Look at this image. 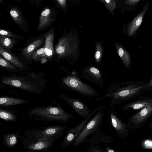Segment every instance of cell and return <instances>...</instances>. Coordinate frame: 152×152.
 I'll return each instance as SVG.
<instances>
[{
    "mask_svg": "<svg viewBox=\"0 0 152 152\" xmlns=\"http://www.w3.org/2000/svg\"><path fill=\"white\" fill-rule=\"evenodd\" d=\"M0 35L7 36L10 37H15L21 39H23L24 38L23 37L12 32L2 29H0Z\"/></svg>",
    "mask_w": 152,
    "mask_h": 152,
    "instance_id": "obj_32",
    "label": "cell"
},
{
    "mask_svg": "<svg viewBox=\"0 0 152 152\" xmlns=\"http://www.w3.org/2000/svg\"><path fill=\"white\" fill-rule=\"evenodd\" d=\"M27 113L29 118L45 123L57 121L66 124L71 119H75L74 116L67 113L59 105L35 107L29 110Z\"/></svg>",
    "mask_w": 152,
    "mask_h": 152,
    "instance_id": "obj_3",
    "label": "cell"
},
{
    "mask_svg": "<svg viewBox=\"0 0 152 152\" xmlns=\"http://www.w3.org/2000/svg\"><path fill=\"white\" fill-rule=\"evenodd\" d=\"M15 42V40L10 37L0 35V46L7 50L10 51Z\"/></svg>",
    "mask_w": 152,
    "mask_h": 152,
    "instance_id": "obj_24",
    "label": "cell"
},
{
    "mask_svg": "<svg viewBox=\"0 0 152 152\" xmlns=\"http://www.w3.org/2000/svg\"><path fill=\"white\" fill-rule=\"evenodd\" d=\"M68 127L67 126L56 125L34 130L33 134L38 137H47L58 139L64 134Z\"/></svg>",
    "mask_w": 152,
    "mask_h": 152,
    "instance_id": "obj_12",
    "label": "cell"
},
{
    "mask_svg": "<svg viewBox=\"0 0 152 152\" xmlns=\"http://www.w3.org/2000/svg\"><path fill=\"white\" fill-rule=\"evenodd\" d=\"M0 55L1 56L6 59L17 67L24 68L23 64L15 56L10 52L0 45Z\"/></svg>",
    "mask_w": 152,
    "mask_h": 152,
    "instance_id": "obj_20",
    "label": "cell"
},
{
    "mask_svg": "<svg viewBox=\"0 0 152 152\" xmlns=\"http://www.w3.org/2000/svg\"><path fill=\"white\" fill-rule=\"evenodd\" d=\"M152 86V78L149 84L148 85H147L145 86Z\"/></svg>",
    "mask_w": 152,
    "mask_h": 152,
    "instance_id": "obj_38",
    "label": "cell"
},
{
    "mask_svg": "<svg viewBox=\"0 0 152 152\" xmlns=\"http://www.w3.org/2000/svg\"><path fill=\"white\" fill-rule=\"evenodd\" d=\"M0 117L5 121H15L16 120L15 115L7 111L0 109Z\"/></svg>",
    "mask_w": 152,
    "mask_h": 152,
    "instance_id": "obj_26",
    "label": "cell"
},
{
    "mask_svg": "<svg viewBox=\"0 0 152 152\" xmlns=\"http://www.w3.org/2000/svg\"><path fill=\"white\" fill-rule=\"evenodd\" d=\"M28 1L32 5H34V0H28Z\"/></svg>",
    "mask_w": 152,
    "mask_h": 152,
    "instance_id": "obj_37",
    "label": "cell"
},
{
    "mask_svg": "<svg viewBox=\"0 0 152 152\" xmlns=\"http://www.w3.org/2000/svg\"><path fill=\"white\" fill-rule=\"evenodd\" d=\"M56 6L60 10L63 11L67 7V0H52Z\"/></svg>",
    "mask_w": 152,
    "mask_h": 152,
    "instance_id": "obj_31",
    "label": "cell"
},
{
    "mask_svg": "<svg viewBox=\"0 0 152 152\" xmlns=\"http://www.w3.org/2000/svg\"><path fill=\"white\" fill-rule=\"evenodd\" d=\"M58 97L64 101L77 115L84 118H87L91 113L89 107L79 99L70 97L64 94H60Z\"/></svg>",
    "mask_w": 152,
    "mask_h": 152,
    "instance_id": "obj_11",
    "label": "cell"
},
{
    "mask_svg": "<svg viewBox=\"0 0 152 152\" xmlns=\"http://www.w3.org/2000/svg\"><path fill=\"white\" fill-rule=\"evenodd\" d=\"M106 108V107L102 105H100L95 109L88 117L84 118L76 126L69 129L66 131L63 139L61 146L62 149H64L72 145L75 139L93 116L99 110Z\"/></svg>",
    "mask_w": 152,
    "mask_h": 152,
    "instance_id": "obj_7",
    "label": "cell"
},
{
    "mask_svg": "<svg viewBox=\"0 0 152 152\" xmlns=\"http://www.w3.org/2000/svg\"><path fill=\"white\" fill-rule=\"evenodd\" d=\"M103 52V48L102 44L99 42L96 44L95 60L97 63H99L101 61Z\"/></svg>",
    "mask_w": 152,
    "mask_h": 152,
    "instance_id": "obj_28",
    "label": "cell"
},
{
    "mask_svg": "<svg viewBox=\"0 0 152 152\" xmlns=\"http://www.w3.org/2000/svg\"><path fill=\"white\" fill-rule=\"evenodd\" d=\"M1 81L5 84L18 88L27 91L40 94L45 83L42 73L31 72L25 75H10L3 76Z\"/></svg>",
    "mask_w": 152,
    "mask_h": 152,
    "instance_id": "obj_1",
    "label": "cell"
},
{
    "mask_svg": "<svg viewBox=\"0 0 152 152\" xmlns=\"http://www.w3.org/2000/svg\"><path fill=\"white\" fill-rule=\"evenodd\" d=\"M142 147L144 149H152V140L146 139L144 140L141 143Z\"/></svg>",
    "mask_w": 152,
    "mask_h": 152,
    "instance_id": "obj_33",
    "label": "cell"
},
{
    "mask_svg": "<svg viewBox=\"0 0 152 152\" xmlns=\"http://www.w3.org/2000/svg\"><path fill=\"white\" fill-rule=\"evenodd\" d=\"M152 101L150 100H142L125 104L123 107L122 110H126L130 108L134 110H138L145 107Z\"/></svg>",
    "mask_w": 152,
    "mask_h": 152,
    "instance_id": "obj_23",
    "label": "cell"
},
{
    "mask_svg": "<svg viewBox=\"0 0 152 152\" xmlns=\"http://www.w3.org/2000/svg\"><path fill=\"white\" fill-rule=\"evenodd\" d=\"M104 5L110 12L113 15L114 10L116 7L115 0H100Z\"/></svg>",
    "mask_w": 152,
    "mask_h": 152,
    "instance_id": "obj_27",
    "label": "cell"
},
{
    "mask_svg": "<svg viewBox=\"0 0 152 152\" xmlns=\"http://www.w3.org/2000/svg\"><path fill=\"white\" fill-rule=\"evenodd\" d=\"M87 152H105L106 151L98 144L90 143L86 148Z\"/></svg>",
    "mask_w": 152,
    "mask_h": 152,
    "instance_id": "obj_29",
    "label": "cell"
},
{
    "mask_svg": "<svg viewBox=\"0 0 152 152\" xmlns=\"http://www.w3.org/2000/svg\"></svg>",
    "mask_w": 152,
    "mask_h": 152,
    "instance_id": "obj_41",
    "label": "cell"
},
{
    "mask_svg": "<svg viewBox=\"0 0 152 152\" xmlns=\"http://www.w3.org/2000/svg\"><path fill=\"white\" fill-rule=\"evenodd\" d=\"M27 102V101L23 99L13 97H3L0 98V105L2 106L15 105Z\"/></svg>",
    "mask_w": 152,
    "mask_h": 152,
    "instance_id": "obj_22",
    "label": "cell"
},
{
    "mask_svg": "<svg viewBox=\"0 0 152 152\" xmlns=\"http://www.w3.org/2000/svg\"><path fill=\"white\" fill-rule=\"evenodd\" d=\"M108 112V121L111 128L114 130L117 135L120 137H125L127 132V125L118 118L114 107H109Z\"/></svg>",
    "mask_w": 152,
    "mask_h": 152,
    "instance_id": "obj_10",
    "label": "cell"
},
{
    "mask_svg": "<svg viewBox=\"0 0 152 152\" xmlns=\"http://www.w3.org/2000/svg\"><path fill=\"white\" fill-rule=\"evenodd\" d=\"M148 8L147 5L145 6L141 12L134 18L129 25L127 29V34L128 36H131L133 35L140 26Z\"/></svg>",
    "mask_w": 152,
    "mask_h": 152,
    "instance_id": "obj_17",
    "label": "cell"
},
{
    "mask_svg": "<svg viewBox=\"0 0 152 152\" xmlns=\"http://www.w3.org/2000/svg\"><path fill=\"white\" fill-rule=\"evenodd\" d=\"M62 81L66 88L80 95L91 97L99 96L97 92L94 88L83 82L77 76H67L63 79Z\"/></svg>",
    "mask_w": 152,
    "mask_h": 152,
    "instance_id": "obj_5",
    "label": "cell"
},
{
    "mask_svg": "<svg viewBox=\"0 0 152 152\" xmlns=\"http://www.w3.org/2000/svg\"><path fill=\"white\" fill-rule=\"evenodd\" d=\"M10 15L16 24L22 29L28 31V25L23 12L19 7L9 4Z\"/></svg>",
    "mask_w": 152,
    "mask_h": 152,
    "instance_id": "obj_14",
    "label": "cell"
},
{
    "mask_svg": "<svg viewBox=\"0 0 152 152\" xmlns=\"http://www.w3.org/2000/svg\"><path fill=\"white\" fill-rule=\"evenodd\" d=\"M19 2H22L23 0H14Z\"/></svg>",
    "mask_w": 152,
    "mask_h": 152,
    "instance_id": "obj_40",
    "label": "cell"
},
{
    "mask_svg": "<svg viewBox=\"0 0 152 152\" xmlns=\"http://www.w3.org/2000/svg\"><path fill=\"white\" fill-rule=\"evenodd\" d=\"M4 2L3 1V0H0V4H4Z\"/></svg>",
    "mask_w": 152,
    "mask_h": 152,
    "instance_id": "obj_39",
    "label": "cell"
},
{
    "mask_svg": "<svg viewBox=\"0 0 152 152\" xmlns=\"http://www.w3.org/2000/svg\"><path fill=\"white\" fill-rule=\"evenodd\" d=\"M152 113V101L136 113L131 119V121L135 124H139L143 122Z\"/></svg>",
    "mask_w": 152,
    "mask_h": 152,
    "instance_id": "obj_19",
    "label": "cell"
},
{
    "mask_svg": "<svg viewBox=\"0 0 152 152\" xmlns=\"http://www.w3.org/2000/svg\"><path fill=\"white\" fill-rule=\"evenodd\" d=\"M33 135L27 137L25 145L26 149L28 150L38 151L45 150L51 146L57 139L47 137H38Z\"/></svg>",
    "mask_w": 152,
    "mask_h": 152,
    "instance_id": "obj_8",
    "label": "cell"
},
{
    "mask_svg": "<svg viewBox=\"0 0 152 152\" xmlns=\"http://www.w3.org/2000/svg\"><path fill=\"white\" fill-rule=\"evenodd\" d=\"M103 109L99 110L90 120L72 144L76 147L83 143L86 138L90 134L95 133L99 128L104 119Z\"/></svg>",
    "mask_w": 152,
    "mask_h": 152,
    "instance_id": "obj_6",
    "label": "cell"
},
{
    "mask_svg": "<svg viewBox=\"0 0 152 152\" xmlns=\"http://www.w3.org/2000/svg\"><path fill=\"white\" fill-rule=\"evenodd\" d=\"M42 0H34V4L37 7H38L40 5Z\"/></svg>",
    "mask_w": 152,
    "mask_h": 152,
    "instance_id": "obj_36",
    "label": "cell"
},
{
    "mask_svg": "<svg viewBox=\"0 0 152 152\" xmlns=\"http://www.w3.org/2000/svg\"><path fill=\"white\" fill-rule=\"evenodd\" d=\"M0 65L5 68L9 70L16 71L17 69L15 66L13 65L8 61L5 59L1 56H0Z\"/></svg>",
    "mask_w": 152,
    "mask_h": 152,
    "instance_id": "obj_30",
    "label": "cell"
},
{
    "mask_svg": "<svg viewBox=\"0 0 152 152\" xmlns=\"http://www.w3.org/2000/svg\"><path fill=\"white\" fill-rule=\"evenodd\" d=\"M83 77L92 83L98 85L101 87L104 86V81L100 71L94 66H88L82 70Z\"/></svg>",
    "mask_w": 152,
    "mask_h": 152,
    "instance_id": "obj_13",
    "label": "cell"
},
{
    "mask_svg": "<svg viewBox=\"0 0 152 152\" xmlns=\"http://www.w3.org/2000/svg\"><path fill=\"white\" fill-rule=\"evenodd\" d=\"M79 45L80 41L77 32L73 30L68 33L65 31L55 46L57 61L66 59L73 64L80 56Z\"/></svg>",
    "mask_w": 152,
    "mask_h": 152,
    "instance_id": "obj_2",
    "label": "cell"
},
{
    "mask_svg": "<svg viewBox=\"0 0 152 152\" xmlns=\"http://www.w3.org/2000/svg\"><path fill=\"white\" fill-rule=\"evenodd\" d=\"M140 0H126L125 4L128 5H133L138 2Z\"/></svg>",
    "mask_w": 152,
    "mask_h": 152,
    "instance_id": "obj_34",
    "label": "cell"
},
{
    "mask_svg": "<svg viewBox=\"0 0 152 152\" xmlns=\"http://www.w3.org/2000/svg\"><path fill=\"white\" fill-rule=\"evenodd\" d=\"M58 12L54 7H45L39 16L37 31L45 29L51 26L57 20Z\"/></svg>",
    "mask_w": 152,
    "mask_h": 152,
    "instance_id": "obj_9",
    "label": "cell"
},
{
    "mask_svg": "<svg viewBox=\"0 0 152 152\" xmlns=\"http://www.w3.org/2000/svg\"><path fill=\"white\" fill-rule=\"evenodd\" d=\"M118 54L126 67L129 65L130 58L129 53L123 47L118 43L115 44Z\"/></svg>",
    "mask_w": 152,
    "mask_h": 152,
    "instance_id": "obj_21",
    "label": "cell"
},
{
    "mask_svg": "<svg viewBox=\"0 0 152 152\" xmlns=\"http://www.w3.org/2000/svg\"><path fill=\"white\" fill-rule=\"evenodd\" d=\"M4 140L5 145L10 148L12 147L17 144V136L15 133L5 134L4 136Z\"/></svg>",
    "mask_w": 152,
    "mask_h": 152,
    "instance_id": "obj_25",
    "label": "cell"
},
{
    "mask_svg": "<svg viewBox=\"0 0 152 152\" xmlns=\"http://www.w3.org/2000/svg\"><path fill=\"white\" fill-rule=\"evenodd\" d=\"M95 134L90 138L85 139L83 143L89 142L90 143L99 144L100 143H110L114 141L112 137L105 135L99 128L95 133Z\"/></svg>",
    "mask_w": 152,
    "mask_h": 152,
    "instance_id": "obj_18",
    "label": "cell"
},
{
    "mask_svg": "<svg viewBox=\"0 0 152 152\" xmlns=\"http://www.w3.org/2000/svg\"><path fill=\"white\" fill-rule=\"evenodd\" d=\"M144 86L137 87L136 86L132 85L121 86L119 83H115L108 88L105 95L97 98L96 101L108 98L109 107H114L137 93Z\"/></svg>",
    "mask_w": 152,
    "mask_h": 152,
    "instance_id": "obj_4",
    "label": "cell"
},
{
    "mask_svg": "<svg viewBox=\"0 0 152 152\" xmlns=\"http://www.w3.org/2000/svg\"><path fill=\"white\" fill-rule=\"evenodd\" d=\"M44 46L34 52L31 57V59L39 61L43 57L50 58L53 51V41L49 38L45 39Z\"/></svg>",
    "mask_w": 152,
    "mask_h": 152,
    "instance_id": "obj_15",
    "label": "cell"
},
{
    "mask_svg": "<svg viewBox=\"0 0 152 152\" xmlns=\"http://www.w3.org/2000/svg\"><path fill=\"white\" fill-rule=\"evenodd\" d=\"M45 38L43 35L42 37H39L33 40L23 49L22 51L23 55L29 60L33 53L43 44Z\"/></svg>",
    "mask_w": 152,
    "mask_h": 152,
    "instance_id": "obj_16",
    "label": "cell"
},
{
    "mask_svg": "<svg viewBox=\"0 0 152 152\" xmlns=\"http://www.w3.org/2000/svg\"><path fill=\"white\" fill-rule=\"evenodd\" d=\"M105 151L107 152H117L118 151L113 147L109 146H106L105 147Z\"/></svg>",
    "mask_w": 152,
    "mask_h": 152,
    "instance_id": "obj_35",
    "label": "cell"
}]
</instances>
